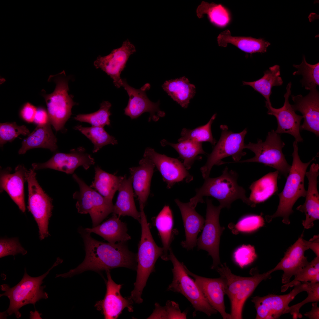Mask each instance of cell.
Here are the masks:
<instances>
[{
  "mask_svg": "<svg viewBox=\"0 0 319 319\" xmlns=\"http://www.w3.org/2000/svg\"><path fill=\"white\" fill-rule=\"evenodd\" d=\"M78 231L84 243L85 258L76 268L57 274L56 277H71L88 270L99 272L120 267L136 268V255L130 251L126 242L111 243L98 241L82 227H79Z\"/></svg>",
  "mask_w": 319,
  "mask_h": 319,
  "instance_id": "obj_1",
  "label": "cell"
},
{
  "mask_svg": "<svg viewBox=\"0 0 319 319\" xmlns=\"http://www.w3.org/2000/svg\"><path fill=\"white\" fill-rule=\"evenodd\" d=\"M238 178L236 172L229 170L226 167L220 176L205 179L202 185L196 189V195L190 199L189 203L196 207L198 203L204 202L203 197L210 196L219 201L222 209L230 208L231 204L238 199L250 206L245 189L238 184Z\"/></svg>",
  "mask_w": 319,
  "mask_h": 319,
  "instance_id": "obj_2",
  "label": "cell"
},
{
  "mask_svg": "<svg viewBox=\"0 0 319 319\" xmlns=\"http://www.w3.org/2000/svg\"><path fill=\"white\" fill-rule=\"evenodd\" d=\"M298 142L293 143V161L291 168L287 178L284 187L278 195L279 203L276 212L272 215L267 216V220L271 222L276 217H282L283 223H290L289 216L293 212V207L300 197H305L307 192L304 186V179L307 169L310 163L315 160V156L307 163L301 160L298 153Z\"/></svg>",
  "mask_w": 319,
  "mask_h": 319,
  "instance_id": "obj_3",
  "label": "cell"
},
{
  "mask_svg": "<svg viewBox=\"0 0 319 319\" xmlns=\"http://www.w3.org/2000/svg\"><path fill=\"white\" fill-rule=\"evenodd\" d=\"M140 209L141 235L136 255V278L134 288L130 296L137 304L142 302L141 295L143 289L150 274L154 271L157 260L163 253V248L158 246L154 240L144 209Z\"/></svg>",
  "mask_w": 319,
  "mask_h": 319,
  "instance_id": "obj_4",
  "label": "cell"
},
{
  "mask_svg": "<svg viewBox=\"0 0 319 319\" xmlns=\"http://www.w3.org/2000/svg\"><path fill=\"white\" fill-rule=\"evenodd\" d=\"M63 260L58 258L52 267L47 272L40 276L32 277L27 273L25 269L24 276L19 283L14 287H10L6 284L1 286V290L5 292L0 294V297L7 296L10 303L8 309L0 313V318H6L8 315L14 314L17 318H19L21 314L19 310L24 306L28 304L35 306L36 303L40 300L47 299L48 294L44 291L45 285L41 286L43 280L55 266L61 263Z\"/></svg>",
  "mask_w": 319,
  "mask_h": 319,
  "instance_id": "obj_5",
  "label": "cell"
},
{
  "mask_svg": "<svg viewBox=\"0 0 319 319\" xmlns=\"http://www.w3.org/2000/svg\"><path fill=\"white\" fill-rule=\"evenodd\" d=\"M220 265V267L216 268L227 282L226 294L230 301L232 319H242V310L246 301L262 281L271 278V274L274 270L273 268L262 274L257 273L251 276L244 277L232 273L226 263Z\"/></svg>",
  "mask_w": 319,
  "mask_h": 319,
  "instance_id": "obj_6",
  "label": "cell"
},
{
  "mask_svg": "<svg viewBox=\"0 0 319 319\" xmlns=\"http://www.w3.org/2000/svg\"><path fill=\"white\" fill-rule=\"evenodd\" d=\"M69 79L64 71L56 75H50L48 81L56 84L54 91L47 94L44 90L42 91L49 121L56 131L63 129L72 114V107L78 104L73 101V95L68 94Z\"/></svg>",
  "mask_w": 319,
  "mask_h": 319,
  "instance_id": "obj_7",
  "label": "cell"
},
{
  "mask_svg": "<svg viewBox=\"0 0 319 319\" xmlns=\"http://www.w3.org/2000/svg\"><path fill=\"white\" fill-rule=\"evenodd\" d=\"M220 138L211 152L208 155L206 164L200 168L204 179L209 177L213 167L228 163H235L245 155L244 139L247 132L246 128L239 133L229 131L225 125L220 126Z\"/></svg>",
  "mask_w": 319,
  "mask_h": 319,
  "instance_id": "obj_8",
  "label": "cell"
},
{
  "mask_svg": "<svg viewBox=\"0 0 319 319\" xmlns=\"http://www.w3.org/2000/svg\"><path fill=\"white\" fill-rule=\"evenodd\" d=\"M285 145L281 139L280 134L272 130L268 133L264 141L258 139L256 143L250 142L248 144H245L244 149H248L253 152L255 154L254 157L235 163H262L275 169L279 174L287 178L291 165L288 163L282 152V149Z\"/></svg>",
  "mask_w": 319,
  "mask_h": 319,
  "instance_id": "obj_9",
  "label": "cell"
},
{
  "mask_svg": "<svg viewBox=\"0 0 319 319\" xmlns=\"http://www.w3.org/2000/svg\"><path fill=\"white\" fill-rule=\"evenodd\" d=\"M169 260L173 268L172 281L167 291L180 293L191 302L195 309L193 315L197 311L204 313L208 316L218 312L209 304L195 281L187 273L185 266L176 258L171 248L169 250Z\"/></svg>",
  "mask_w": 319,
  "mask_h": 319,
  "instance_id": "obj_10",
  "label": "cell"
},
{
  "mask_svg": "<svg viewBox=\"0 0 319 319\" xmlns=\"http://www.w3.org/2000/svg\"><path fill=\"white\" fill-rule=\"evenodd\" d=\"M72 177L79 188V191L73 194V198L77 201L76 206L78 212L81 214H89L92 220V227H95L113 213L114 205L112 201L106 198L88 186L75 174Z\"/></svg>",
  "mask_w": 319,
  "mask_h": 319,
  "instance_id": "obj_11",
  "label": "cell"
},
{
  "mask_svg": "<svg viewBox=\"0 0 319 319\" xmlns=\"http://www.w3.org/2000/svg\"><path fill=\"white\" fill-rule=\"evenodd\" d=\"M34 170L30 169L26 173L28 192L27 208L37 224L39 238L42 240L50 235L48 225L53 206L52 199L39 184Z\"/></svg>",
  "mask_w": 319,
  "mask_h": 319,
  "instance_id": "obj_12",
  "label": "cell"
},
{
  "mask_svg": "<svg viewBox=\"0 0 319 319\" xmlns=\"http://www.w3.org/2000/svg\"><path fill=\"white\" fill-rule=\"evenodd\" d=\"M206 218L201 235L197 239L198 250H203L212 257L213 263L211 268H216L221 264L219 257V244L221 235L224 228L221 227L219 221L221 207L215 206L212 200L208 198Z\"/></svg>",
  "mask_w": 319,
  "mask_h": 319,
  "instance_id": "obj_13",
  "label": "cell"
},
{
  "mask_svg": "<svg viewBox=\"0 0 319 319\" xmlns=\"http://www.w3.org/2000/svg\"><path fill=\"white\" fill-rule=\"evenodd\" d=\"M288 294L276 295L269 294L263 297L256 296L252 297L251 301L254 304L256 311L255 319H275L279 318L285 314L289 307V303L300 293L307 292L309 288L308 281L300 282Z\"/></svg>",
  "mask_w": 319,
  "mask_h": 319,
  "instance_id": "obj_14",
  "label": "cell"
},
{
  "mask_svg": "<svg viewBox=\"0 0 319 319\" xmlns=\"http://www.w3.org/2000/svg\"><path fill=\"white\" fill-rule=\"evenodd\" d=\"M122 86L129 97L127 106L124 109V114L132 119L138 118L143 113H150L148 121L151 120L158 121L160 117H164L165 113L159 108L160 101L154 103L148 98L146 92L150 88V84L146 83L139 89L129 85L125 79H122Z\"/></svg>",
  "mask_w": 319,
  "mask_h": 319,
  "instance_id": "obj_15",
  "label": "cell"
},
{
  "mask_svg": "<svg viewBox=\"0 0 319 319\" xmlns=\"http://www.w3.org/2000/svg\"><path fill=\"white\" fill-rule=\"evenodd\" d=\"M143 157L149 159L153 162L168 189L177 183H189L193 179L183 163L177 159L159 154L150 147L146 149Z\"/></svg>",
  "mask_w": 319,
  "mask_h": 319,
  "instance_id": "obj_16",
  "label": "cell"
},
{
  "mask_svg": "<svg viewBox=\"0 0 319 319\" xmlns=\"http://www.w3.org/2000/svg\"><path fill=\"white\" fill-rule=\"evenodd\" d=\"M95 163L94 158L82 147L71 149L68 153H57L43 163H33L32 169L49 168L71 174L79 166L87 170Z\"/></svg>",
  "mask_w": 319,
  "mask_h": 319,
  "instance_id": "obj_17",
  "label": "cell"
},
{
  "mask_svg": "<svg viewBox=\"0 0 319 319\" xmlns=\"http://www.w3.org/2000/svg\"><path fill=\"white\" fill-rule=\"evenodd\" d=\"M136 51L135 46L128 39L124 41L121 46L114 49L109 54L99 56L94 63L97 69L100 68L113 80L115 86L119 88L122 86L120 77L122 71L131 55Z\"/></svg>",
  "mask_w": 319,
  "mask_h": 319,
  "instance_id": "obj_18",
  "label": "cell"
},
{
  "mask_svg": "<svg viewBox=\"0 0 319 319\" xmlns=\"http://www.w3.org/2000/svg\"><path fill=\"white\" fill-rule=\"evenodd\" d=\"M292 84L289 82L286 87L287 92L284 95L285 101L281 108H275L271 105H265L268 111V114L274 115L276 118L277 127L275 132L278 134L286 133L292 136L297 142H302L303 139L300 133L301 121L303 117L296 113L289 98L291 94Z\"/></svg>",
  "mask_w": 319,
  "mask_h": 319,
  "instance_id": "obj_19",
  "label": "cell"
},
{
  "mask_svg": "<svg viewBox=\"0 0 319 319\" xmlns=\"http://www.w3.org/2000/svg\"><path fill=\"white\" fill-rule=\"evenodd\" d=\"M108 280L106 292L104 298L96 302L95 305L100 311L105 319L117 318L126 308L129 312L133 311V300L130 298L123 297L120 293L122 285L117 284L113 280L110 270L106 271Z\"/></svg>",
  "mask_w": 319,
  "mask_h": 319,
  "instance_id": "obj_20",
  "label": "cell"
},
{
  "mask_svg": "<svg viewBox=\"0 0 319 319\" xmlns=\"http://www.w3.org/2000/svg\"><path fill=\"white\" fill-rule=\"evenodd\" d=\"M188 274L193 277L210 305L219 312L224 319H231L230 314L226 312L224 297L226 294L227 284L221 276L210 278L198 276L190 271L185 266Z\"/></svg>",
  "mask_w": 319,
  "mask_h": 319,
  "instance_id": "obj_21",
  "label": "cell"
},
{
  "mask_svg": "<svg viewBox=\"0 0 319 319\" xmlns=\"http://www.w3.org/2000/svg\"><path fill=\"white\" fill-rule=\"evenodd\" d=\"M309 94L303 96L300 94L292 95L294 102L291 105L294 110L302 114L304 122L300 125V130H305L319 136V93L316 88L310 90Z\"/></svg>",
  "mask_w": 319,
  "mask_h": 319,
  "instance_id": "obj_22",
  "label": "cell"
},
{
  "mask_svg": "<svg viewBox=\"0 0 319 319\" xmlns=\"http://www.w3.org/2000/svg\"><path fill=\"white\" fill-rule=\"evenodd\" d=\"M303 234L297 241L285 252L283 258L273 268L274 271H283L282 283L286 284L290 281L293 276H294L309 262L305 256L306 250L309 249L307 241L303 238Z\"/></svg>",
  "mask_w": 319,
  "mask_h": 319,
  "instance_id": "obj_23",
  "label": "cell"
},
{
  "mask_svg": "<svg viewBox=\"0 0 319 319\" xmlns=\"http://www.w3.org/2000/svg\"><path fill=\"white\" fill-rule=\"evenodd\" d=\"M319 170V165L313 163L311 165L309 171L306 172L308 185L305 201L296 208L305 215V219L302 221V224L306 229L313 227L314 222L319 219V194L317 189Z\"/></svg>",
  "mask_w": 319,
  "mask_h": 319,
  "instance_id": "obj_24",
  "label": "cell"
},
{
  "mask_svg": "<svg viewBox=\"0 0 319 319\" xmlns=\"http://www.w3.org/2000/svg\"><path fill=\"white\" fill-rule=\"evenodd\" d=\"M27 170L23 165H19L13 173L10 172L11 168L7 167L1 170L0 174V191L6 192L23 213L26 211L24 184Z\"/></svg>",
  "mask_w": 319,
  "mask_h": 319,
  "instance_id": "obj_25",
  "label": "cell"
},
{
  "mask_svg": "<svg viewBox=\"0 0 319 319\" xmlns=\"http://www.w3.org/2000/svg\"><path fill=\"white\" fill-rule=\"evenodd\" d=\"M175 201L180 211L185 232V240L181 245L187 250H192L196 245L198 235L203 229L205 220L189 202L183 203L178 199Z\"/></svg>",
  "mask_w": 319,
  "mask_h": 319,
  "instance_id": "obj_26",
  "label": "cell"
},
{
  "mask_svg": "<svg viewBox=\"0 0 319 319\" xmlns=\"http://www.w3.org/2000/svg\"><path fill=\"white\" fill-rule=\"evenodd\" d=\"M139 165L129 168L132 186L139 205L144 207L149 197L152 178L155 166L149 159L143 157L139 162Z\"/></svg>",
  "mask_w": 319,
  "mask_h": 319,
  "instance_id": "obj_27",
  "label": "cell"
},
{
  "mask_svg": "<svg viewBox=\"0 0 319 319\" xmlns=\"http://www.w3.org/2000/svg\"><path fill=\"white\" fill-rule=\"evenodd\" d=\"M51 125L50 121L45 124L38 125L33 131L22 141L18 154H23L29 150L38 148L55 151L58 148L57 139L53 132Z\"/></svg>",
  "mask_w": 319,
  "mask_h": 319,
  "instance_id": "obj_28",
  "label": "cell"
},
{
  "mask_svg": "<svg viewBox=\"0 0 319 319\" xmlns=\"http://www.w3.org/2000/svg\"><path fill=\"white\" fill-rule=\"evenodd\" d=\"M118 194L114 206L113 214L121 216H129L137 220L141 221L140 212L136 209L134 199V193L132 179L130 176L127 178L125 175L118 190Z\"/></svg>",
  "mask_w": 319,
  "mask_h": 319,
  "instance_id": "obj_29",
  "label": "cell"
},
{
  "mask_svg": "<svg viewBox=\"0 0 319 319\" xmlns=\"http://www.w3.org/2000/svg\"><path fill=\"white\" fill-rule=\"evenodd\" d=\"M87 232L94 233L111 243L126 242L131 239L128 233L126 224L122 222L117 215L112 216L100 224L92 228H85Z\"/></svg>",
  "mask_w": 319,
  "mask_h": 319,
  "instance_id": "obj_30",
  "label": "cell"
},
{
  "mask_svg": "<svg viewBox=\"0 0 319 319\" xmlns=\"http://www.w3.org/2000/svg\"><path fill=\"white\" fill-rule=\"evenodd\" d=\"M279 174L277 170L270 172L252 183L249 187L251 193L248 198L251 207H255L257 204L265 201L277 193Z\"/></svg>",
  "mask_w": 319,
  "mask_h": 319,
  "instance_id": "obj_31",
  "label": "cell"
},
{
  "mask_svg": "<svg viewBox=\"0 0 319 319\" xmlns=\"http://www.w3.org/2000/svg\"><path fill=\"white\" fill-rule=\"evenodd\" d=\"M217 40L220 46L225 47L228 44H231L242 51L250 54L256 53L266 52L267 47L271 44L262 38L232 36L228 30L220 33L218 36Z\"/></svg>",
  "mask_w": 319,
  "mask_h": 319,
  "instance_id": "obj_32",
  "label": "cell"
},
{
  "mask_svg": "<svg viewBox=\"0 0 319 319\" xmlns=\"http://www.w3.org/2000/svg\"><path fill=\"white\" fill-rule=\"evenodd\" d=\"M162 87L174 101L185 108L196 93L195 86L185 77L166 81Z\"/></svg>",
  "mask_w": 319,
  "mask_h": 319,
  "instance_id": "obj_33",
  "label": "cell"
},
{
  "mask_svg": "<svg viewBox=\"0 0 319 319\" xmlns=\"http://www.w3.org/2000/svg\"><path fill=\"white\" fill-rule=\"evenodd\" d=\"M172 211L169 206L165 205L155 217L154 224L163 245V253L161 257L165 261L169 260L168 252L174 235Z\"/></svg>",
  "mask_w": 319,
  "mask_h": 319,
  "instance_id": "obj_34",
  "label": "cell"
},
{
  "mask_svg": "<svg viewBox=\"0 0 319 319\" xmlns=\"http://www.w3.org/2000/svg\"><path fill=\"white\" fill-rule=\"evenodd\" d=\"M280 75V66L275 65L265 71L263 76L260 79L253 82L242 81V85L252 87L264 97L266 100V105H271L270 97L272 94V88L281 86L283 83Z\"/></svg>",
  "mask_w": 319,
  "mask_h": 319,
  "instance_id": "obj_35",
  "label": "cell"
},
{
  "mask_svg": "<svg viewBox=\"0 0 319 319\" xmlns=\"http://www.w3.org/2000/svg\"><path fill=\"white\" fill-rule=\"evenodd\" d=\"M94 180L90 185L107 199L112 201L118 191L124 176H117L102 170L99 166L95 167Z\"/></svg>",
  "mask_w": 319,
  "mask_h": 319,
  "instance_id": "obj_36",
  "label": "cell"
},
{
  "mask_svg": "<svg viewBox=\"0 0 319 319\" xmlns=\"http://www.w3.org/2000/svg\"><path fill=\"white\" fill-rule=\"evenodd\" d=\"M160 143L163 147L169 145L175 149L178 153L179 157L183 160V163L187 170L191 168L195 161L201 159V157L199 156L200 154H206L203 149L201 143L186 140L173 143L164 139Z\"/></svg>",
  "mask_w": 319,
  "mask_h": 319,
  "instance_id": "obj_37",
  "label": "cell"
},
{
  "mask_svg": "<svg viewBox=\"0 0 319 319\" xmlns=\"http://www.w3.org/2000/svg\"><path fill=\"white\" fill-rule=\"evenodd\" d=\"M74 129L80 131L89 139L94 145L93 153H96L102 147L109 144H118V141L109 135L103 127L92 126L84 127L81 125L75 126Z\"/></svg>",
  "mask_w": 319,
  "mask_h": 319,
  "instance_id": "obj_38",
  "label": "cell"
},
{
  "mask_svg": "<svg viewBox=\"0 0 319 319\" xmlns=\"http://www.w3.org/2000/svg\"><path fill=\"white\" fill-rule=\"evenodd\" d=\"M199 15L201 17L206 14L210 22L215 26L223 27L230 22L231 15L229 11L221 4L203 2L198 9Z\"/></svg>",
  "mask_w": 319,
  "mask_h": 319,
  "instance_id": "obj_39",
  "label": "cell"
},
{
  "mask_svg": "<svg viewBox=\"0 0 319 319\" xmlns=\"http://www.w3.org/2000/svg\"><path fill=\"white\" fill-rule=\"evenodd\" d=\"M217 114H214L206 124L193 129L183 128L180 134L181 137L178 142L190 140L199 143L208 142L214 146L217 141L213 138L211 131V126L216 118Z\"/></svg>",
  "mask_w": 319,
  "mask_h": 319,
  "instance_id": "obj_40",
  "label": "cell"
},
{
  "mask_svg": "<svg viewBox=\"0 0 319 319\" xmlns=\"http://www.w3.org/2000/svg\"><path fill=\"white\" fill-rule=\"evenodd\" d=\"M293 66L297 70L293 73L294 75H302L303 78L300 81L302 86L306 90H310L316 88L319 85V63L312 65L308 63L305 56L300 65L294 64Z\"/></svg>",
  "mask_w": 319,
  "mask_h": 319,
  "instance_id": "obj_41",
  "label": "cell"
},
{
  "mask_svg": "<svg viewBox=\"0 0 319 319\" xmlns=\"http://www.w3.org/2000/svg\"><path fill=\"white\" fill-rule=\"evenodd\" d=\"M294 276L293 280L281 287V292L286 291L289 287H294L300 282L310 281L311 283H319V256H316Z\"/></svg>",
  "mask_w": 319,
  "mask_h": 319,
  "instance_id": "obj_42",
  "label": "cell"
},
{
  "mask_svg": "<svg viewBox=\"0 0 319 319\" xmlns=\"http://www.w3.org/2000/svg\"><path fill=\"white\" fill-rule=\"evenodd\" d=\"M111 104L108 101H104L100 105V109L97 111L91 113L79 114L74 119L81 122L87 123L92 126L104 127L110 126L109 117L111 115L110 110Z\"/></svg>",
  "mask_w": 319,
  "mask_h": 319,
  "instance_id": "obj_43",
  "label": "cell"
},
{
  "mask_svg": "<svg viewBox=\"0 0 319 319\" xmlns=\"http://www.w3.org/2000/svg\"><path fill=\"white\" fill-rule=\"evenodd\" d=\"M155 308L147 319H186L187 313L182 312L178 303L167 301L165 305L162 306L156 303Z\"/></svg>",
  "mask_w": 319,
  "mask_h": 319,
  "instance_id": "obj_44",
  "label": "cell"
},
{
  "mask_svg": "<svg viewBox=\"0 0 319 319\" xmlns=\"http://www.w3.org/2000/svg\"><path fill=\"white\" fill-rule=\"evenodd\" d=\"M28 128L25 125L19 126L16 122L0 124V146L2 147L7 142H11L20 135L26 136L30 134Z\"/></svg>",
  "mask_w": 319,
  "mask_h": 319,
  "instance_id": "obj_45",
  "label": "cell"
},
{
  "mask_svg": "<svg viewBox=\"0 0 319 319\" xmlns=\"http://www.w3.org/2000/svg\"><path fill=\"white\" fill-rule=\"evenodd\" d=\"M308 296L302 302L289 307L285 314L290 313L292 315L293 319L301 318L302 315L299 312L301 307L305 304L310 302H318L319 301V283L309 282V289L307 292Z\"/></svg>",
  "mask_w": 319,
  "mask_h": 319,
  "instance_id": "obj_46",
  "label": "cell"
},
{
  "mask_svg": "<svg viewBox=\"0 0 319 319\" xmlns=\"http://www.w3.org/2000/svg\"><path fill=\"white\" fill-rule=\"evenodd\" d=\"M257 257L254 247L250 245L241 246L233 254L234 261L242 268L252 263Z\"/></svg>",
  "mask_w": 319,
  "mask_h": 319,
  "instance_id": "obj_47",
  "label": "cell"
},
{
  "mask_svg": "<svg viewBox=\"0 0 319 319\" xmlns=\"http://www.w3.org/2000/svg\"><path fill=\"white\" fill-rule=\"evenodd\" d=\"M27 253V250L21 245L17 238L0 239V258L9 255L14 256L19 253L24 255Z\"/></svg>",
  "mask_w": 319,
  "mask_h": 319,
  "instance_id": "obj_48",
  "label": "cell"
},
{
  "mask_svg": "<svg viewBox=\"0 0 319 319\" xmlns=\"http://www.w3.org/2000/svg\"><path fill=\"white\" fill-rule=\"evenodd\" d=\"M264 225V220L262 215H249L241 219L235 225L237 230L250 232L257 230Z\"/></svg>",
  "mask_w": 319,
  "mask_h": 319,
  "instance_id": "obj_49",
  "label": "cell"
},
{
  "mask_svg": "<svg viewBox=\"0 0 319 319\" xmlns=\"http://www.w3.org/2000/svg\"><path fill=\"white\" fill-rule=\"evenodd\" d=\"M37 108L30 103H25L20 112L21 117L28 123L33 122L36 113Z\"/></svg>",
  "mask_w": 319,
  "mask_h": 319,
  "instance_id": "obj_50",
  "label": "cell"
},
{
  "mask_svg": "<svg viewBox=\"0 0 319 319\" xmlns=\"http://www.w3.org/2000/svg\"><path fill=\"white\" fill-rule=\"evenodd\" d=\"M49 121L48 112L44 108H37L34 122L38 125H43Z\"/></svg>",
  "mask_w": 319,
  "mask_h": 319,
  "instance_id": "obj_51",
  "label": "cell"
},
{
  "mask_svg": "<svg viewBox=\"0 0 319 319\" xmlns=\"http://www.w3.org/2000/svg\"><path fill=\"white\" fill-rule=\"evenodd\" d=\"M309 249L312 250L316 256H319V235H315L309 241H307Z\"/></svg>",
  "mask_w": 319,
  "mask_h": 319,
  "instance_id": "obj_52",
  "label": "cell"
},
{
  "mask_svg": "<svg viewBox=\"0 0 319 319\" xmlns=\"http://www.w3.org/2000/svg\"><path fill=\"white\" fill-rule=\"evenodd\" d=\"M312 307L310 311L304 314L310 319H319V308L318 306V302L312 304Z\"/></svg>",
  "mask_w": 319,
  "mask_h": 319,
  "instance_id": "obj_53",
  "label": "cell"
},
{
  "mask_svg": "<svg viewBox=\"0 0 319 319\" xmlns=\"http://www.w3.org/2000/svg\"><path fill=\"white\" fill-rule=\"evenodd\" d=\"M30 319H42L40 316L42 315L38 311H35L34 312L31 311L30 312Z\"/></svg>",
  "mask_w": 319,
  "mask_h": 319,
  "instance_id": "obj_54",
  "label": "cell"
}]
</instances>
